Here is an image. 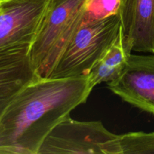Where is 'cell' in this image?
Instances as JSON below:
<instances>
[{
  "instance_id": "1",
  "label": "cell",
  "mask_w": 154,
  "mask_h": 154,
  "mask_svg": "<svg viewBox=\"0 0 154 154\" xmlns=\"http://www.w3.org/2000/svg\"><path fill=\"white\" fill-rule=\"evenodd\" d=\"M91 91L87 76L36 77L15 95L0 117V153L38 154L52 129L85 103Z\"/></svg>"
},
{
  "instance_id": "2",
  "label": "cell",
  "mask_w": 154,
  "mask_h": 154,
  "mask_svg": "<svg viewBox=\"0 0 154 154\" xmlns=\"http://www.w3.org/2000/svg\"><path fill=\"white\" fill-rule=\"evenodd\" d=\"M123 29L120 15L83 22L57 59L50 78L87 76L90 69Z\"/></svg>"
},
{
  "instance_id": "3",
  "label": "cell",
  "mask_w": 154,
  "mask_h": 154,
  "mask_svg": "<svg viewBox=\"0 0 154 154\" xmlns=\"http://www.w3.org/2000/svg\"><path fill=\"white\" fill-rule=\"evenodd\" d=\"M86 0H49L29 51L40 78H48L67 42L83 22Z\"/></svg>"
},
{
  "instance_id": "4",
  "label": "cell",
  "mask_w": 154,
  "mask_h": 154,
  "mask_svg": "<svg viewBox=\"0 0 154 154\" xmlns=\"http://www.w3.org/2000/svg\"><path fill=\"white\" fill-rule=\"evenodd\" d=\"M119 138L99 120L80 121L69 116L52 129L38 154H120Z\"/></svg>"
},
{
  "instance_id": "5",
  "label": "cell",
  "mask_w": 154,
  "mask_h": 154,
  "mask_svg": "<svg viewBox=\"0 0 154 154\" xmlns=\"http://www.w3.org/2000/svg\"><path fill=\"white\" fill-rule=\"evenodd\" d=\"M108 87L124 102L154 115V54H131L120 76L108 82Z\"/></svg>"
},
{
  "instance_id": "6",
  "label": "cell",
  "mask_w": 154,
  "mask_h": 154,
  "mask_svg": "<svg viewBox=\"0 0 154 154\" xmlns=\"http://www.w3.org/2000/svg\"><path fill=\"white\" fill-rule=\"evenodd\" d=\"M49 0L0 2V48L31 45Z\"/></svg>"
},
{
  "instance_id": "7",
  "label": "cell",
  "mask_w": 154,
  "mask_h": 154,
  "mask_svg": "<svg viewBox=\"0 0 154 154\" xmlns=\"http://www.w3.org/2000/svg\"><path fill=\"white\" fill-rule=\"evenodd\" d=\"M30 45L0 48V117L15 95L38 76L29 57Z\"/></svg>"
},
{
  "instance_id": "8",
  "label": "cell",
  "mask_w": 154,
  "mask_h": 154,
  "mask_svg": "<svg viewBox=\"0 0 154 154\" xmlns=\"http://www.w3.org/2000/svg\"><path fill=\"white\" fill-rule=\"evenodd\" d=\"M123 31L132 51L154 54V0H132Z\"/></svg>"
},
{
  "instance_id": "9",
  "label": "cell",
  "mask_w": 154,
  "mask_h": 154,
  "mask_svg": "<svg viewBox=\"0 0 154 154\" xmlns=\"http://www.w3.org/2000/svg\"><path fill=\"white\" fill-rule=\"evenodd\" d=\"M132 51L123 29L87 75L90 89L93 90L101 83L117 79L124 69Z\"/></svg>"
},
{
  "instance_id": "10",
  "label": "cell",
  "mask_w": 154,
  "mask_h": 154,
  "mask_svg": "<svg viewBox=\"0 0 154 154\" xmlns=\"http://www.w3.org/2000/svg\"><path fill=\"white\" fill-rule=\"evenodd\" d=\"M132 0H86L84 8L85 20H102L113 15H120L124 29Z\"/></svg>"
},
{
  "instance_id": "11",
  "label": "cell",
  "mask_w": 154,
  "mask_h": 154,
  "mask_svg": "<svg viewBox=\"0 0 154 154\" xmlns=\"http://www.w3.org/2000/svg\"><path fill=\"white\" fill-rule=\"evenodd\" d=\"M120 154H154V132L120 135Z\"/></svg>"
},
{
  "instance_id": "12",
  "label": "cell",
  "mask_w": 154,
  "mask_h": 154,
  "mask_svg": "<svg viewBox=\"0 0 154 154\" xmlns=\"http://www.w3.org/2000/svg\"><path fill=\"white\" fill-rule=\"evenodd\" d=\"M3 1H5V0H0V2H3Z\"/></svg>"
}]
</instances>
